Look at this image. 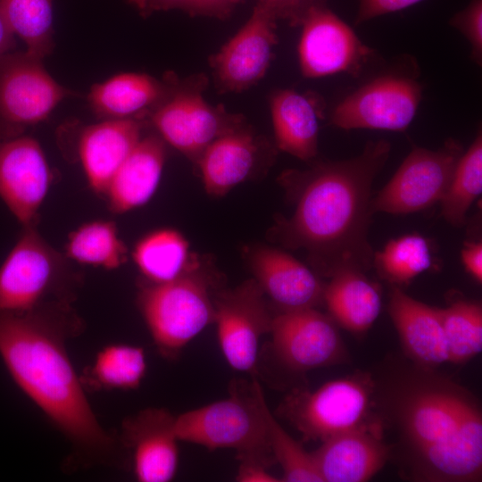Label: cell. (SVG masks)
I'll use <instances>...</instances> for the list:
<instances>
[{
  "mask_svg": "<svg viewBox=\"0 0 482 482\" xmlns=\"http://www.w3.org/2000/svg\"><path fill=\"white\" fill-rule=\"evenodd\" d=\"M390 152L387 140L369 141L354 157L286 171L282 184L294 212L278 221L274 238L287 248L304 250L318 275L330 278L345 269L370 270L374 258L368 237L371 188Z\"/></svg>",
  "mask_w": 482,
  "mask_h": 482,
  "instance_id": "6da1fadb",
  "label": "cell"
},
{
  "mask_svg": "<svg viewBox=\"0 0 482 482\" xmlns=\"http://www.w3.org/2000/svg\"><path fill=\"white\" fill-rule=\"evenodd\" d=\"M68 303L0 311V355L16 385L71 444L82 465H119V436L99 422L66 349L81 324Z\"/></svg>",
  "mask_w": 482,
  "mask_h": 482,
  "instance_id": "7a4b0ae2",
  "label": "cell"
},
{
  "mask_svg": "<svg viewBox=\"0 0 482 482\" xmlns=\"http://www.w3.org/2000/svg\"><path fill=\"white\" fill-rule=\"evenodd\" d=\"M414 364V363H413ZM375 394L395 429L402 470L429 482H473L482 474V413L464 387L416 364ZM380 418V417H378Z\"/></svg>",
  "mask_w": 482,
  "mask_h": 482,
  "instance_id": "3957f363",
  "label": "cell"
},
{
  "mask_svg": "<svg viewBox=\"0 0 482 482\" xmlns=\"http://www.w3.org/2000/svg\"><path fill=\"white\" fill-rule=\"evenodd\" d=\"M213 281L200 268L171 281L140 288L137 304L160 354L176 358L207 326L214 322Z\"/></svg>",
  "mask_w": 482,
  "mask_h": 482,
  "instance_id": "277c9868",
  "label": "cell"
},
{
  "mask_svg": "<svg viewBox=\"0 0 482 482\" xmlns=\"http://www.w3.org/2000/svg\"><path fill=\"white\" fill-rule=\"evenodd\" d=\"M375 391L371 374L358 372L328 381L314 391L293 390L278 412L301 433L303 441L323 442L378 420L371 417Z\"/></svg>",
  "mask_w": 482,
  "mask_h": 482,
  "instance_id": "5b68a950",
  "label": "cell"
},
{
  "mask_svg": "<svg viewBox=\"0 0 482 482\" xmlns=\"http://www.w3.org/2000/svg\"><path fill=\"white\" fill-rule=\"evenodd\" d=\"M260 386L253 380L247 395L234 391L228 398L175 415L178 439L210 450L234 449L237 458L254 457L271 464Z\"/></svg>",
  "mask_w": 482,
  "mask_h": 482,
  "instance_id": "8992f818",
  "label": "cell"
},
{
  "mask_svg": "<svg viewBox=\"0 0 482 482\" xmlns=\"http://www.w3.org/2000/svg\"><path fill=\"white\" fill-rule=\"evenodd\" d=\"M68 264L33 226L24 227L0 266V311L23 313L69 303Z\"/></svg>",
  "mask_w": 482,
  "mask_h": 482,
  "instance_id": "52a82bcc",
  "label": "cell"
},
{
  "mask_svg": "<svg viewBox=\"0 0 482 482\" xmlns=\"http://www.w3.org/2000/svg\"><path fill=\"white\" fill-rule=\"evenodd\" d=\"M204 75L176 76L167 97L148 116L162 139L196 163L214 140L244 127V118L206 102Z\"/></svg>",
  "mask_w": 482,
  "mask_h": 482,
  "instance_id": "ba28073f",
  "label": "cell"
},
{
  "mask_svg": "<svg viewBox=\"0 0 482 482\" xmlns=\"http://www.w3.org/2000/svg\"><path fill=\"white\" fill-rule=\"evenodd\" d=\"M42 61L26 51L0 56V138L23 135L65 98L76 96L48 73Z\"/></svg>",
  "mask_w": 482,
  "mask_h": 482,
  "instance_id": "9c48e42d",
  "label": "cell"
},
{
  "mask_svg": "<svg viewBox=\"0 0 482 482\" xmlns=\"http://www.w3.org/2000/svg\"><path fill=\"white\" fill-rule=\"evenodd\" d=\"M412 69H396L368 81L333 110L330 123L342 129L404 131L414 120L423 87Z\"/></svg>",
  "mask_w": 482,
  "mask_h": 482,
  "instance_id": "30bf717a",
  "label": "cell"
},
{
  "mask_svg": "<svg viewBox=\"0 0 482 482\" xmlns=\"http://www.w3.org/2000/svg\"><path fill=\"white\" fill-rule=\"evenodd\" d=\"M463 152L462 145L453 138L436 150L413 147L392 179L372 197L373 213L407 214L440 202Z\"/></svg>",
  "mask_w": 482,
  "mask_h": 482,
  "instance_id": "8fae6325",
  "label": "cell"
},
{
  "mask_svg": "<svg viewBox=\"0 0 482 482\" xmlns=\"http://www.w3.org/2000/svg\"><path fill=\"white\" fill-rule=\"evenodd\" d=\"M299 24L298 60L305 78L358 76L374 54L351 27L322 4L308 8Z\"/></svg>",
  "mask_w": 482,
  "mask_h": 482,
  "instance_id": "7c38bea8",
  "label": "cell"
},
{
  "mask_svg": "<svg viewBox=\"0 0 482 482\" xmlns=\"http://www.w3.org/2000/svg\"><path fill=\"white\" fill-rule=\"evenodd\" d=\"M212 300L218 340L226 361L236 370L253 372L260 339L270 333L273 319L264 293L252 278L216 292Z\"/></svg>",
  "mask_w": 482,
  "mask_h": 482,
  "instance_id": "4fadbf2b",
  "label": "cell"
},
{
  "mask_svg": "<svg viewBox=\"0 0 482 482\" xmlns=\"http://www.w3.org/2000/svg\"><path fill=\"white\" fill-rule=\"evenodd\" d=\"M270 333L276 358L295 372L337 365L348 357L337 323L316 308L281 312L273 316Z\"/></svg>",
  "mask_w": 482,
  "mask_h": 482,
  "instance_id": "5bb4252c",
  "label": "cell"
},
{
  "mask_svg": "<svg viewBox=\"0 0 482 482\" xmlns=\"http://www.w3.org/2000/svg\"><path fill=\"white\" fill-rule=\"evenodd\" d=\"M278 14L267 0H259L246 23L210 58L220 92H241L265 75L277 44Z\"/></svg>",
  "mask_w": 482,
  "mask_h": 482,
  "instance_id": "9a60e30c",
  "label": "cell"
},
{
  "mask_svg": "<svg viewBox=\"0 0 482 482\" xmlns=\"http://www.w3.org/2000/svg\"><path fill=\"white\" fill-rule=\"evenodd\" d=\"M51 182V169L35 138H0V199L24 227L33 226Z\"/></svg>",
  "mask_w": 482,
  "mask_h": 482,
  "instance_id": "2e32d148",
  "label": "cell"
},
{
  "mask_svg": "<svg viewBox=\"0 0 482 482\" xmlns=\"http://www.w3.org/2000/svg\"><path fill=\"white\" fill-rule=\"evenodd\" d=\"M174 417L162 408H147L124 420L120 442L129 451L132 468L140 482L170 481L178 470L179 441Z\"/></svg>",
  "mask_w": 482,
  "mask_h": 482,
  "instance_id": "e0dca14e",
  "label": "cell"
},
{
  "mask_svg": "<svg viewBox=\"0 0 482 482\" xmlns=\"http://www.w3.org/2000/svg\"><path fill=\"white\" fill-rule=\"evenodd\" d=\"M312 452L323 482H363L378 473L391 455L378 420L323 442Z\"/></svg>",
  "mask_w": 482,
  "mask_h": 482,
  "instance_id": "ac0fdd59",
  "label": "cell"
},
{
  "mask_svg": "<svg viewBox=\"0 0 482 482\" xmlns=\"http://www.w3.org/2000/svg\"><path fill=\"white\" fill-rule=\"evenodd\" d=\"M248 262L253 279L281 312L324 303L325 285L318 274L283 250L256 246Z\"/></svg>",
  "mask_w": 482,
  "mask_h": 482,
  "instance_id": "d6986e66",
  "label": "cell"
},
{
  "mask_svg": "<svg viewBox=\"0 0 482 482\" xmlns=\"http://www.w3.org/2000/svg\"><path fill=\"white\" fill-rule=\"evenodd\" d=\"M147 121L138 119L103 120L86 126L78 138V156L89 187L104 193L139 139Z\"/></svg>",
  "mask_w": 482,
  "mask_h": 482,
  "instance_id": "ffe728a7",
  "label": "cell"
},
{
  "mask_svg": "<svg viewBox=\"0 0 482 482\" xmlns=\"http://www.w3.org/2000/svg\"><path fill=\"white\" fill-rule=\"evenodd\" d=\"M175 74L162 79L137 72L116 74L92 86L87 100L91 111L102 120L138 119L150 113L167 97Z\"/></svg>",
  "mask_w": 482,
  "mask_h": 482,
  "instance_id": "44dd1931",
  "label": "cell"
},
{
  "mask_svg": "<svg viewBox=\"0 0 482 482\" xmlns=\"http://www.w3.org/2000/svg\"><path fill=\"white\" fill-rule=\"evenodd\" d=\"M388 311L403 350L414 364L435 370L448 362L440 308L423 303L395 287Z\"/></svg>",
  "mask_w": 482,
  "mask_h": 482,
  "instance_id": "7402d4cb",
  "label": "cell"
},
{
  "mask_svg": "<svg viewBox=\"0 0 482 482\" xmlns=\"http://www.w3.org/2000/svg\"><path fill=\"white\" fill-rule=\"evenodd\" d=\"M165 157V142L159 135L139 139L105 191L114 212H129L151 199L160 183Z\"/></svg>",
  "mask_w": 482,
  "mask_h": 482,
  "instance_id": "603a6c76",
  "label": "cell"
},
{
  "mask_svg": "<svg viewBox=\"0 0 482 482\" xmlns=\"http://www.w3.org/2000/svg\"><path fill=\"white\" fill-rule=\"evenodd\" d=\"M270 108L277 147L312 162L318 154V101L294 89H278L270 97Z\"/></svg>",
  "mask_w": 482,
  "mask_h": 482,
  "instance_id": "cb8c5ba5",
  "label": "cell"
},
{
  "mask_svg": "<svg viewBox=\"0 0 482 482\" xmlns=\"http://www.w3.org/2000/svg\"><path fill=\"white\" fill-rule=\"evenodd\" d=\"M258 158L259 145L245 127L214 140L196 162L206 193L225 195L248 179Z\"/></svg>",
  "mask_w": 482,
  "mask_h": 482,
  "instance_id": "d4e9b609",
  "label": "cell"
},
{
  "mask_svg": "<svg viewBox=\"0 0 482 482\" xmlns=\"http://www.w3.org/2000/svg\"><path fill=\"white\" fill-rule=\"evenodd\" d=\"M323 301L335 322L354 334L369 330L381 310L378 285L354 269H345L330 277Z\"/></svg>",
  "mask_w": 482,
  "mask_h": 482,
  "instance_id": "484cf974",
  "label": "cell"
},
{
  "mask_svg": "<svg viewBox=\"0 0 482 482\" xmlns=\"http://www.w3.org/2000/svg\"><path fill=\"white\" fill-rule=\"evenodd\" d=\"M132 256L148 283L171 281L202 266L186 237L169 228L144 236L136 244Z\"/></svg>",
  "mask_w": 482,
  "mask_h": 482,
  "instance_id": "4316f807",
  "label": "cell"
},
{
  "mask_svg": "<svg viewBox=\"0 0 482 482\" xmlns=\"http://www.w3.org/2000/svg\"><path fill=\"white\" fill-rule=\"evenodd\" d=\"M146 371L143 348L126 344H112L101 349L81 378L84 387L132 390L137 388Z\"/></svg>",
  "mask_w": 482,
  "mask_h": 482,
  "instance_id": "83f0119b",
  "label": "cell"
},
{
  "mask_svg": "<svg viewBox=\"0 0 482 482\" xmlns=\"http://www.w3.org/2000/svg\"><path fill=\"white\" fill-rule=\"evenodd\" d=\"M0 9L28 54L43 60L53 52V0H0Z\"/></svg>",
  "mask_w": 482,
  "mask_h": 482,
  "instance_id": "f1b7e54d",
  "label": "cell"
},
{
  "mask_svg": "<svg viewBox=\"0 0 482 482\" xmlns=\"http://www.w3.org/2000/svg\"><path fill=\"white\" fill-rule=\"evenodd\" d=\"M66 256L81 264L114 270L126 262L127 247L113 222L94 220L70 235Z\"/></svg>",
  "mask_w": 482,
  "mask_h": 482,
  "instance_id": "f546056e",
  "label": "cell"
},
{
  "mask_svg": "<svg viewBox=\"0 0 482 482\" xmlns=\"http://www.w3.org/2000/svg\"><path fill=\"white\" fill-rule=\"evenodd\" d=\"M482 191V134L463 152L450 185L441 199L442 215L454 227L465 224L467 213Z\"/></svg>",
  "mask_w": 482,
  "mask_h": 482,
  "instance_id": "4dcf8cb0",
  "label": "cell"
},
{
  "mask_svg": "<svg viewBox=\"0 0 482 482\" xmlns=\"http://www.w3.org/2000/svg\"><path fill=\"white\" fill-rule=\"evenodd\" d=\"M448 362H466L482 350V307L475 301L456 299L441 309Z\"/></svg>",
  "mask_w": 482,
  "mask_h": 482,
  "instance_id": "1f68e13d",
  "label": "cell"
},
{
  "mask_svg": "<svg viewBox=\"0 0 482 482\" xmlns=\"http://www.w3.org/2000/svg\"><path fill=\"white\" fill-rule=\"evenodd\" d=\"M432 263L430 246L426 238L409 234L390 240L374 253L373 266L386 280L394 284H407L428 270Z\"/></svg>",
  "mask_w": 482,
  "mask_h": 482,
  "instance_id": "d6a6232c",
  "label": "cell"
},
{
  "mask_svg": "<svg viewBox=\"0 0 482 482\" xmlns=\"http://www.w3.org/2000/svg\"><path fill=\"white\" fill-rule=\"evenodd\" d=\"M259 398L264 416L270 449L282 469L281 481L323 482L312 455L295 441L277 421L266 403L262 388Z\"/></svg>",
  "mask_w": 482,
  "mask_h": 482,
  "instance_id": "836d02e7",
  "label": "cell"
},
{
  "mask_svg": "<svg viewBox=\"0 0 482 482\" xmlns=\"http://www.w3.org/2000/svg\"><path fill=\"white\" fill-rule=\"evenodd\" d=\"M449 24L465 37L470 46L472 61L481 66L482 0H471L463 10L451 18Z\"/></svg>",
  "mask_w": 482,
  "mask_h": 482,
  "instance_id": "e575fe53",
  "label": "cell"
},
{
  "mask_svg": "<svg viewBox=\"0 0 482 482\" xmlns=\"http://www.w3.org/2000/svg\"><path fill=\"white\" fill-rule=\"evenodd\" d=\"M423 0H360L355 18L356 24H362L376 17L398 12Z\"/></svg>",
  "mask_w": 482,
  "mask_h": 482,
  "instance_id": "d590c367",
  "label": "cell"
},
{
  "mask_svg": "<svg viewBox=\"0 0 482 482\" xmlns=\"http://www.w3.org/2000/svg\"><path fill=\"white\" fill-rule=\"evenodd\" d=\"M239 460V466L236 480L239 482H278L279 478L271 475L268 471L270 465L265 461L254 457H242Z\"/></svg>",
  "mask_w": 482,
  "mask_h": 482,
  "instance_id": "8d00e7d4",
  "label": "cell"
},
{
  "mask_svg": "<svg viewBox=\"0 0 482 482\" xmlns=\"http://www.w3.org/2000/svg\"><path fill=\"white\" fill-rule=\"evenodd\" d=\"M143 16L154 12L180 9L193 14L195 0H128Z\"/></svg>",
  "mask_w": 482,
  "mask_h": 482,
  "instance_id": "74e56055",
  "label": "cell"
},
{
  "mask_svg": "<svg viewBox=\"0 0 482 482\" xmlns=\"http://www.w3.org/2000/svg\"><path fill=\"white\" fill-rule=\"evenodd\" d=\"M241 0H195L192 15L228 18Z\"/></svg>",
  "mask_w": 482,
  "mask_h": 482,
  "instance_id": "f35d334b",
  "label": "cell"
},
{
  "mask_svg": "<svg viewBox=\"0 0 482 482\" xmlns=\"http://www.w3.org/2000/svg\"><path fill=\"white\" fill-rule=\"evenodd\" d=\"M276 8L279 18L288 19L293 24H299L304 12L312 5L321 4L314 0H267Z\"/></svg>",
  "mask_w": 482,
  "mask_h": 482,
  "instance_id": "ab89813d",
  "label": "cell"
},
{
  "mask_svg": "<svg viewBox=\"0 0 482 482\" xmlns=\"http://www.w3.org/2000/svg\"><path fill=\"white\" fill-rule=\"evenodd\" d=\"M461 260L466 270L479 283L482 281V243H465Z\"/></svg>",
  "mask_w": 482,
  "mask_h": 482,
  "instance_id": "60d3db41",
  "label": "cell"
},
{
  "mask_svg": "<svg viewBox=\"0 0 482 482\" xmlns=\"http://www.w3.org/2000/svg\"><path fill=\"white\" fill-rule=\"evenodd\" d=\"M15 35L0 9V56L12 52L16 46Z\"/></svg>",
  "mask_w": 482,
  "mask_h": 482,
  "instance_id": "b9f144b4",
  "label": "cell"
}]
</instances>
